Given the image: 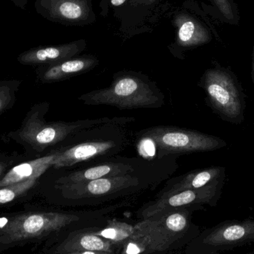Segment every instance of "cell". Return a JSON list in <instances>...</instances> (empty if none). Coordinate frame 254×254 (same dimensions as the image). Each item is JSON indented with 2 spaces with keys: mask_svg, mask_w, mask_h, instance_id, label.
Returning <instances> with one entry per match:
<instances>
[{
  "mask_svg": "<svg viewBox=\"0 0 254 254\" xmlns=\"http://www.w3.org/2000/svg\"><path fill=\"white\" fill-rule=\"evenodd\" d=\"M179 157L155 158L153 162L141 170L112 177L80 183L49 185L63 199L73 203L104 201L158 186L168 180L177 170Z\"/></svg>",
  "mask_w": 254,
  "mask_h": 254,
  "instance_id": "1",
  "label": "cell"
},
{
  "mask_svg": "<svg viewBox=\"0 0 254 254\" xmlns=\"http://www.w3.org/2000/svg\"><path fill=\"white\" fill-rule=\"evenodd\" d=\"M131 117L81 130L65 140L59 147L52 168L74 169L103 158L116 156L129 143L127 125L134 122Z\"/></svg>",
  "mask_w": 254,
  "mask_h": 254,
  "instance_id": "2",
  "label": "cell"
},
{
  "mask_svg": "<svg viewBox=\"0 0 254 254\" xmlns=\"http://www.w3.org/2000/svg\"><path fill=\"white\" fill-rule=\"evenodd\" d=\"M49 108L50 104L48 102L34 104L27 113L19 128L8 133V137L23 146L28 155H46L81 130L115 122L119 118L48 122L45 117Z\"/></svg>",
  "mask_w": 254,
  "mask_h": 254,
  "instance_id": "3",
  "label": "cell"
},
{
  "mask_svg": "<svg viewBox=\"0 0 254 254\" xmlns=\"http://www.w3.org/2000/svg\"><path fill=\"white\" fill-rule=\"evenodd\" d=\"M78 100L85 105L111 106L121 110H131L161 108L165 103V96L146 74L124 71L114 74L110 86L83 94Z\"/></svg>",
  "mask_w": 254,
  "mask_h": 254,
  "instance_id": "4",
  "label": "cell"
},
{
  "mask_svg": "<svg viewBox=\"0 0 254 254\" xmlns=\"http://www.w3.org/2000/svg\"><path fill=\"white\" fill-rule=\"evenodd\" d=\"M198 86L204 91L208 107L224 122L236 125L244 122L246 95L231 70L218 65L208 68Z\"/></svg>",
  "mask_w": 254,
  "mask_h": 254,
  "instance_id": "5",
  "label": "cell"
},
{
  "mask_svg": "<svg viewBox=\"0 0 254 254\" xmlns=\"http://www.w3.org/2000/svg\"><path fill=\"white\" fill-rule=\"evenodd\" d=\"M137 136L153 145L156 158L210 152L227 146L220 137L178 127H149L139 131Z\"/></svg>",
  "mask_w": 254,
  "mask_h": 254,
  "instance_id": "6",
  "label": "cell"
},
{
  "mask_svg": "<svg viewBox=\"0 0 254 254\" xmlns=\"http://www.w3.org/2000/svg\"><path fill=\"white\" fill-rule=\"evenodd\" d=\"M155 158L144 157L113 156L103 158L74 169L51 167L42 177L48 185H63L80 183L102 178L128 174L150 165Z\"/></svg>",
  "mask_w": 254,
  "mask_h": 254,
  "instance_id": "7",
  "label": "cell"
},
{
  "mask_svg": "<svg viewBox=\"0 0 254 254\" xmlns=\"http://www.w3.org/2000/svg\"><path fill=\"white\" fill-rule=\"evenodd\" d=\"M225 182L209 185L199 189H189L158 197L155 201L146 204L141 210L143 219L185 207H197L202 204L214 206L222 194Z\"/></svg>",
  "mask_w": 254,
  "mask_h": 254,
  "instance_id": "8",
  "label": "cell"
},
{
  "mask_svg": "<svg viewBox=\"0 0 254 254\" xmlns=\"http://www.w3.org/2000/svg\"><path fill=\"white\" fill-rule=\"evenodd\" d=\"M135 233L123 245L122 254H149L169 249L173 240L160 227L155 218L134 225Z\"/></svg>",
  "mask_w": 254,
  "mask_h": 254,
  "instance_id": "9",
  "label": "cell"
},
{
  "mask_svg": "<svg viewBox=\"0 0 254 254\" xmlns=\"http://www.w3.org/2000/svg\"><path fill=\"white\" fill-rule=\"evenodd\" d=\"M254 242V219L225 222L213 228L203 243L216 250H227Z\"/></svg>",
  "mask_w": 254,
  "mask_h": 254,
  "instance_id": "10",
  "label": "cell"
},
{
  "mask_svg": "<svg viewBox=\"0 0 254 254\" xmlns=\"http://www.w3.org/2000/svg\"><path fill=\"white\" fill-rule=\"evenodd\" d=\"M225 178L226 169L223 167H210L192 170L182 176L169 179L158 197L167 196L185 190L199 189L224 182Z\"/></svg>",
  "mask_w": 254,
  "mask_h": 254,
  "instance_id": "11",
  "label": "cell"
},
{
  "mask_svg": "<svg viewBox=\"0 0 254 254\" xmlns=\"http://www.w3.org/2000/svg\"><path fill=\"white\" fill-rule=\"evenodd\" d=\"M98 64L99 61L95 56L73 58L54 65H43L37 71V78L43 83L63 81L84 74L93 69Z\"/></svg>",
  "mask_w": 254,
  "mask_h": 254,
  "instance_id": "12",
  "label": "cell"
},
{
  "mask_svg": "<svg viewBox=\"0 0 254 254\" xmlns=\"http://www.w3.org/2000/svg\"><path fill=\"white\" fill-rule=\"evenodd\" d=\"M86 46V41L78 40L63 46L36 49L22 54L18 61L25 65H54L75 58L84 50Z\"/></svg>",
  "mask_w": 254,
  "mask_h": 254,
  "instance_id": "13",
  "label": "cell"
},
{
  "mask_svg": "<svg viewBox=\"0 0 254 254\" xmlns=\"http://www.w3.org/2000/svg\"><path fill=\"white\" fill-rule=\"evenodd\" d=\"M58 153V149H55L46 155L13 166L0 178V188L34 178L40 179L53 166Z\"/></svg>",
  "mask_w": 254,
  "mask_h": 254,
  "instance_id": "14",
  "label": "cell"
},
{
  "mask_svg": "<svg viewBox=\"0 0 254 254\" xmlns=\"http://www.w3.org/2000/svg\"><path fill=\"white\" fill-rule=\"evenodd\" d=\"M80 220L77 215L61 213H42L27 216L22 224L24 233L40 235L43 233L58 231L72 222Z\"/></svg>",
  "mask_w": 254,
  "mask_h": 254,
  "instance_id": "15",
  "label": "cell"
},
{
  "mask_svg": "<svg viewBox=\"0 0 254 254\" xmlns=\"http://www.w3.org/2000/svg\"><path fill=\"white\" fill-rule=\"evenodd\" d=\"M178 43L182 47L190 48L206 44L211 40L208 30L195 18L189 15L178 16Z\"/></svg>",
  "mask_w": 254,
  "mask_h": 254,
  "instance_id": "16",
  "label": "cell"
},
{
  "mask_svg": "<svg viewBox=\"0 0 254 254\" xmlns=\"http://www.w3.org/2000/svg\"><path fill=\"white\" fill-rule=\"evenodd\" d=\"M114 246L110 240L91 232L78 233L67 239L63 243L60 251L64 254L80 251L114 252Z\"/></svg>",
  "mask_w": 254,
  "mask_h": 254,
  "instance_id": "17",
  "label": "cell"
},
{
  "mask_svg": "<svg viewBox=\"0 0 254 254\" xmlns=\"http://www.w3.org/2000/svg\"><path fill=\"white\" fill-rule=\"evenodd\" d=\"M54 12L57 17L73 23H86L94 18L90 0H56Z\"/></svg>",
  "mask_w": 254,
  "mask_h": 254,
  "instance_id": "18",
  "label": "cell"
},
{
  "mask_svg": "<svg viewBox=\"0 0 254 254\" xmlns=\"http://www.w3.org/2000/svg\"><path fill=\"white\" fill-rule=\"evenodd\" d=\"M187 208L188 207L172 210L152 218H155L158 220L160 227L164 233L175 241L176 237H180L181 234L185 233L188 228L189 220Z\"/></svg>",
  "mask_w": 254,
  "mask_h": 254,
  "instance_id": "19",
  "label": "cell"
},
{
  "mask_svg": "<svg viewBox=\"0 0 254 254\" xmlns=\"http://www.w3.org/2000/svg\"><path fill=\"white\" fill-rule=\"evenodd\" d=\"M91 233L110 240L114 245H124L134 235L135 227L114 219L110 221L104 229L92 231Z\"/></svg>",
  "mask_w": 254,
  "mask_h": 254,
  "instance_id": "20",
  "label": "cell"
},
{
  "mask_svg": "<svg viewBox=\"0 0 254 254\" xmlns=\"http://www.w3.org/2000/svg\"><path fill=\"white\" fill-rule=\"evenodd\" d=\"M21 83L19 80H0V116L14 105Z\"/></svg>",
  "mask_w": 254,
  "mask_h": 254,
  "instance_id": "21",
  "label": "cell"
},
{
  "mask_svg": "<svg viewBox=\"0 0 254 254\" xmlns=\"http://www.w3.org/2000/svg\"><path fill=\"white\" fill-rule=\"evenodd\" d=\"M40 179V178H34L19 183L1 187L0 188V204L10 202L19 195H23L36 186Z\"/></svg>",
  "mask_w": 254,
  "mask_h": 254,
  "instance_id": "22",
  "label": "cell"
},
{
  "mask_svg": "<svg viewBox=\"0 0 254 254\" xmlns=\"http://www.w3.org/2000/svg\"><path fill=\"white\" fill-rule=\"evenodd\" d=\"M224 22L229 24H238L240 20L238 8L233 0H210Z\"/></svg>",
  "mask_w": 254,
  "mask_h": 254,
  "instance_id": "23",
  "label": "cell"
},
{
  "mask_svg": "<svg viewBox=\"0 0 254 254\" xmlns=\"http://www.w3.org/2000/svg\"><path fill=\"white\" fill-rule=\"evenodd\" d=\"M27 157L19 155H7L0 154V178L8 171L13 166L19 164L22 160H25Z\"/></svg>",
  "mask_w": 254,
  "mask_h": 254,
  "instance_id": "24",
  "label": "cell"
},
{
  "mask_svg": "<svg viewBox=\"0 0 254 254\" xmlns=\"http://www.w3.org/2000/svg\"><path fill=\"white\" fill-rule=\"evenodd\" d=\"M63 254H115L114 252H94V251H80V252H68Z\"/></svg>",
  "mask_w": 254,
  "mask_h": 254,
  "instance_id": "25",
  "label": "cell"
},
{
  "mask_svg": "<svg viewBox=\"0 0 254 254\" xmlns=\"http://www.w3.org/2000/svg\"><path fill=\"white\" fill-rule=\"evenodd\" d=\"M125 1H126V0H111V3L113 4V5L116 6V7L122 5Z\"/></svg>",
  "mask_w": 254,
  "mask_h": 254,
  "instance_id": "26",
  "label": "cell"
},
{
  "mask_svg": "<svg viewBox=\"0 0 254 254\" xmlns=\"http://www.w3.org/2000/svg\"><path fill=\"white\" fill-rule=\"evenodd\" d=\"M252 81H253L254 86V52H253V65H252Z\"/></svg>",
  "mask_w": 254,
  "mask_h": 254,
  "instance_id": "27",
  "label": "cell"
},
{
  "mask_svg": "<svg viewBox=\"0 0 254 254\" xmlns=\"http://www.w3.org/2000/svg\"><path fill=\"white\" fill-rule=\"evenodd\" d=\"M15 1H22V0H15Z\"/></svg>",
  "mask_w": 254,
  "mask_h": 254,
  "instance_id": "28",
  "label": "cell"
},
{
  "mask_svg": "<svg viewBox=\"0 0 254 254\" xmlns=\"http://www.w3.org/2000/svg\"><path fill=\"white\" fill-rule=\"evenodd\" d=\"M249 254H254V252H252V253Z\"/></svg>",
  "mask_w": 254,
  "mask_h": 254,
  "instance_id": "29",
  "label": "cell"
}]
</instances>
